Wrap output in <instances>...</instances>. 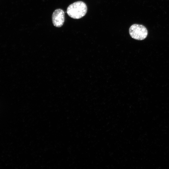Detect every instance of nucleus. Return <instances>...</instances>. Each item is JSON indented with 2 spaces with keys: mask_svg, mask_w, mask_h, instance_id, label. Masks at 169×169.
<instances>
[{
  "mask_svg": "<svg viewBox=\"0 0 169 169\" xmlns=\"http://www.w3.org/2000/svg\"><path fill=\"white\" fill-rule=\"evenodd\" d=\"M87 10L86 4L82 1H78L70 4L68 7L67 13L71 18L78 19L85 15Z\"/></svg>",
  "mask_w": 169,
  "mask_h": 169,
  "instance_id": "obj_1",
  "label": "nucleus"
},
{
  "mask_svg": "<svg viewBox=\"0 0 169 169\" xmlns=\"http://www.w3.org/2000/svg\"><path fill=\"white\" fill-rule=\"evenodd\" d=\"M129 33L132 38L139 40L144 39L148 34L146 27L142 25L133 24L129 28Z\"/></svg>",
  "mask_w": 169,
  "mask_h": 169,
  "instance_id": "obj_2",
  "label": "nucleus"
},
{
  "mask_svg": "<svg viewBox=\"0 0 169 169\" xmlns=\"http://www.w3.org/2000/svg\"><path fill=\"white\" fill-rule=\"evenodd\" d=\"M52 19L54 25L57 27H62L64 21V12L61 9H56L53 13Z\"/></svg>",
  "mask_w": 169,
  "mask_h": 169,
  "instance_id": "obj_3",
  "label": "nucleus"
}]
</instances>
